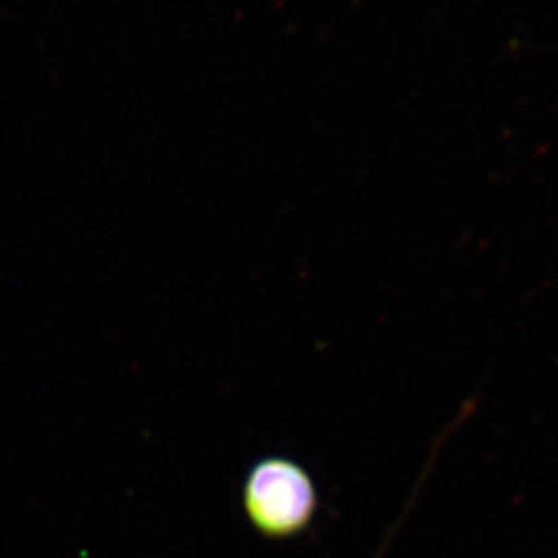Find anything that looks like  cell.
<instances>
[{
	"label": "cell",
	"instance_id": "obj_1",
	"mask_svg": "<svg viewBox=\"0 0 558 558\" xmlns=\"http://www.w3.org/2000/svg\"><path fill=\"white\" fill-rule=\"evenodd\" d=\"M242 509L260 538L288 542L302 536L317 519L319 488L296 459L260 458L242 482Z\"/></svg>",
	"mask_w": 558,
	"mask_h": 558
},
{
	"label": "cell",
	"instance_id": "obj_2",
	"mask_svg": "<svg viewBox=\"0 0 558 558\" xmlns=\"http://www.w3.org/2000/svg\"><path fill=\"white\" fill-rule=\"evenodd\" d=\"M408 513H410V511H405V513H403V515H401V519H399L398 523H396V525H393V530H391V532H389V536H387V539H385V542H383V544H380V548H379V550H377V555H375V557H373V558H385V555H387V550H389V546H391V542H393V539H396V536H398L399 530H401V523H403V521H405V518H408Z\"/></svg>",
	"mask_w": 558,
	"mask_h": 558
}]
</instances>
